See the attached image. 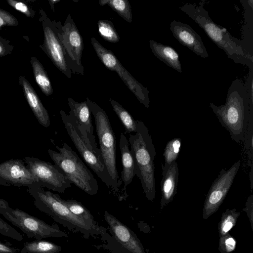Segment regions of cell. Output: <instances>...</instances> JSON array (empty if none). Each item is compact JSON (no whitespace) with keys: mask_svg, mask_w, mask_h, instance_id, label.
I'll return each instance as SVG.
<instances>
[{"mask_svg":"<svg viewBox=\"0 0 253 253\" xmlns=\"http://www.w3.org/2000/svg\"><path fill=\"white\" fill-rule=\"evenodd\" d=\"M204 5L203 1L198 4L186 2L179 9L194 21L230 59L247 66L249 70L253 69V53L242 40L232 36L226 28L215 23Z\"/></svg>","mask_w":253,"mask_h":253,"instance_id":"obj_1","label":"cell"},{"mask_svg":"<svg viewBox=\"0 0 253 253\" xmlns=\"http://www.w3.org/2000/svg\"><path fill=\"white\" fill-rule=\"evenodd\" d=\"M210 106L219 122L229 133L233 140L240 144L244 140L250 116L253 108L250 107L245 84L236 79L227 93L225 104L220 106L211 103Z\"/></svg>","mask_w":253,"mask_h":253,"instance_id":"obj_2","label":"cell"},{"mask_svg":"<svg viewBox=\"0 0 253 253\" xmlns=\"http://www.w3.org/2000/svg\"><path fill=\"white\" fill-rule=\"evenodd\" d=\"M134 159L135 175L140 181L146 197L152 201L155 196L154 160L156 150L148 129L144 123L137 121L135 134L128 138Z\"/></svg>","mask_w":253,"mask_h":253,"instance_id":"obj_3","label":"cell"},{"mask_svg":"<svg viewBox=\"0 0 253 253\" xmlns=\"http://www.w3.org/2000/svg\"><path fill=\"white\" fill-rule=\"evenodd\" d=\"M27 192L34 198L37 209L69 230L81 232L87 236L102 233L99 226H93L72 213L61 202L59 194L45 190L38 183L28 188Z\"/></svg>","mask_w":253,"mask_h":253,"instance_id":"obj_4","label":"cell"},{"mask_svg":"<svg viewBox=\"0 0 253 253\" xmlns=\"http://www.w3.org/2000/svg\"><path fill=\"white\" fill-rule=\"evenodd\" d=\"M86 101L94 118L99 149L111 183L110 190L114 195H119L122 192V182L117 168L116 141L114 132L106 112L88 97Z\"/></svg>","mask_w":253,"mask_h":253,"instance_id":"obj_5","label":"cell"},{"mask_svg":"<svg viewBox=\"0 0 253 253\" xmlns=\"http://www.w3.org/2000/svg\"><path fill=\"white\" fill-rule=\"evenodd\" d=\"M55 147L59 152L50 149L47 151L57 168L72 184L91 196L96 195L98 191L97 180L77 154L67 143Z\"/></svg>","mask_w":253,"mask_h":253,"instance_id":"obj_6","label":"cell"},{"mask_svg":"<svg viewBox=\"0 0 253 253\" xmlns=\"http://www.w3.org/2000/svg\"><path fill=\"white\" fill-rule=\"evenodd\" d=\"M0 213L27 236L36 240L46 238L67 237L66 233L56 225H49L44 221L18 209H12L8 202L0 199Z\"/></svg>","mask_w":253,"mask_h":253,"instance_id":"obj_7","label":"cell"},{"mask_svg":"<svg viewBox=\"0 0 253 253\" xmlns=\"http://www.w3.org/2000/svg\"><path fill=\"white\" fill-rule=\"evenodd\" d=\"M52 22L62 44L68 67L74 74L84 76V67L81 61L83 39L70 14H68L64 25L55 20Z\"/></svg>","mask_w":253,"mask_h":253,"instance_id":"obj_8","label":"cell"},{"mask_svg":"<svg viewBox=\"0 0 253 253\" xmlns=\"http://www.w3.org/2000/svg\"><path fill=\"white\" fill-rule=\"evenodd\" d=\"M91 43L102 63L110 70L115 71L138 100L146 108H148L150 99L147 88L126 70L111 50L103 46L95 38H91Z\"/></svg>","mask_w":253,"mask_h":253,"instance_id":"obj_9","label":"cell"},{"mask_svg":"<svg viewBox=\"0 0 253 253\" xmlns=\"http://www.w3.org/2000/svg\"><path fill=\"white\" fill-rule=\"evenodd\" d=\"M59 113L68 135L83 159L101 180L111 189L110 177L102 160L84 141L74 117L70 114H67L63 110H60Z\"/></svg>","mask_w":253,"mask_h":253,"instance_id":"obj_10","label":"cell"},{"mask_svg":"<svg viewBox=\"0 0 253 253\" xmlns=\"http://www.w3.org/2000/svg\"><path fill=\"white\" fill-rule=\"evenodd\" d=\"M24 161L37 183L42 187L63 193L71 187L72 182L55 165L30 157H25Z\"/></svg>","mask_w":253,"mask_h":253,"instance_id":"obj_11","label":"cell"},{"mask_svg":"<svg viewBox=\"0 0 253 253\" xmlns=\"http://www.w3.org/2000/svg\"><path fill=\"white\" fill-rule=\"evenodd\" d=\"M39 14V21L42 24L43 31V42L40 47L55 67L70 79L72 72L67 65L64 51L55 27L42 9H40Z\"/></svg>","mask_w":253,"mask_h":253,"instance_id":"obj_12","label":"cell"},{"mask_svg":"<svg viewBox=\"0 0 253 253\" xmlns=\"http://www.w3.org/2000/svg\"><path fill=\"white\" fill-rule=\"evenodd\" d=\"M241 165L236 162L228 170L221 169L219 174L212 183L205 200L204 211L210 215L217 210L225 199Z\"/></svg>","mask_w":253,"mask_h":253,"instance_id":"obj_13","label":"cell"},{"mask_svg":"<svg viewBox=\"0 0 253 253\" xmlns=\"http://www.w3.org/2000/svg\"><path fill=\"white\" fill-rule=\"evenodd\" d=\"M68 101L70 108L69 114L75 119L83 138L96 155L102 160L100 151L97 147L95 137L93 134L94 128L91 121V113L86 100L78 102L69 97Z\"/></svg>","mask_w":253,"mask_h":253,"instance_id":"obj_14","label":"cell"},{"mask_svg":"<svg viewBox=\"0 0 253 253\" xmlns=\"http://www.w3.org/2000/svg\"><path fill=\"white\" fill-rule=\"evenodd\" d=\"M0 177L10 185L26 186L28 188L37 183L25 162L21 159H11L0 164Z\"/></svg>","mask_w":253,"mask_h":253,"instance_id":"obj_15","label":"cell"},{"mask_svg":"<svg viewBox=\"0 0 253 253\" xmlns=\"http://www.w3.org/2000/svg\"><path fill=\"white\" fill-rule=\"evenodd\" d=\"M169 28L173 37L181 44L202 58L209 56L201 37L189 25L173 20Z\"/></svg>","mask_w":253,"mask_h":253,"instance_id":"obj_16","label":"cell"},{"mask_svg":"<svg viewBox=\"0 0 253 253\" xmlns=\"http://www.w3.org/2000/svg\"><path fill=\"white\" fill-rule=\"evenodd\" d=\"M104 218L116 239L130 253H145L139 240L128 227L106 211Z\"/></svg>","mask_w":253,"mask_h":253,"instance_id":"obj_17","label":"cell"},{"mask_svg":"<svg viewBox=\"0 0 253 253\" xmlns=\"http://www.w3.org/2000/svg\"><path fill=\"white\" fill-rule=\"evenodd\" d=\"M19 82L26 100L38 121L43 126L48 127L50 125L49 116L37 92L24 77L20 76Z\"/></svg>","mask_w":253,"mask_h":253,"instance_id":"obj_18","label":"cell"},{"mask_svg":"<svg viewBox=\"0 0 253 253\" xmlns=\"http://www.w3.org/2000/svg\"><path fill=\"white\" fill-rule=\"evenodd\" d=\"M162 178L161 181V205L163 207L170 202L177 193L179 169L176 162L169 166L162 164Z\"/></svg>","mask_w":253,"mask_h":253,"instance_id":"obj_19","label":"cell"},{"mask_svg":"<svg viewBox=\"0 0 253 253\" xmlns=\"http://www.w3.org/2000/svg\"><path fill=\"white\" fill-rule=\"evenodd\" d=\"M119 146L123 168L120 179L122 182L124 183L122 192L126 195V188L131 182L135 175V169L134 159L129 147L128 141L123 132L120 134Z\"/></svg>","mask_w":253,"mask_h":253,"instance_id":"obj_20","label":"cell"},{"mask_svg":"<svg viewBox=\"0 0 253 253\" xmlns=\"http://www.w3.org/2000/svg\"><path fill=\"white\" fill-rule=\"evenodd\" d=\"M149 45L154 55L159 60L178 72H182L179 54L172 47L153 40L149 41Z\"/></svg>","mask_w":253,"mask_h":253,"instance_id":"obj_21","label":"cell"},{"mask_svg":"<svg viewBox=\"0 0 253 253\" xmlns=\"http://www.w3.org/2000/svg\"><path fill=\"white\" fill-rule=\"evenodd\" d=\"M31 63L35 81L46 96L53 93V90L46 71L41 62L35 57H32Z\"/></svg>","mask_w":253,"mask_h":253,"instance_id":"obj_22","label":"cell"},{"mask_svg":"<svg viewBox=\"0 0 253 253\" xmlns=\"http://www.w3.org/2000/svg\"><path fill=\"white\" fill-rule=\"evenodd\" d=\"M61 247L55 244L42 240L26 242L20 253H59Z\"/></svg>","mask_w":253,"mask_h":253,"instance_id":"obj_23","label":"cell"},{"mask_svg":"<svg viewBox=\"0 0 253 253\" xmlns=\"http://www.w3.org/2000/svg\"><path fill=\"white\" fill-rule=\"evenodd\" d=\"M114 111L121 121L126 133L136 132L137 121L120 104L112 98L109 99Z\"/></svg>","mask_w":253,"mask_h":253,"instance_id":"obj_24","label":"cell"},{"mask_svg":"<svg viewBox=\"0 0 253 253\" xmlns=\"http://www.w3.org/2000/svg\"><path fill=\"white\" fill-rule=\"evenodd\" d=\"M61 201L75 215L93 226H99L89 211L80 202L75 200H64L62 198Z\"/></svg>","mask_w":253,"mask_h":253,"instance_id":"obj_25","label":"cell"},{"mask_svg":"<svg viewBox=\"0 0 253 253\" xmlns=\"http://www.w3.org/2000/svg\"><path fill=\"white\" fill-rule=\"evenodd\" d=\"M97 26L100 36L105 41L112 43H116L120 41V37L111 21L99 20Z\"/></svg>","mask_w":253,"mask_h":253,"instance_id":"obj_26","label":"cell"},{"mask_svg":"<svg viewBox=\"0 0 253 253\" xmlns=\"http://www.w3.org/2000/svg\"><path fill=\"white\" fill-rule=\"evenodd\" d=\"M181 146V139L179 137L174 138L166 144L163 153L164 166H169L176 162Z\"/></svg>","mask_w":253,"mask_h":253,"instance_id":"obj_27","label":"cell"},{"mask_svg":"<svg viewBox=\"0 0 253 253\" xmlns=\"http://www.w3.org/2000/svg\"><path fill=\"white\" fill-rule=\"evenodd\" d=\"M107 4L120 16L128 23L132 21V14L129 2L127 0H108Z\"/></svg>","mask_w":253,"mask_h":253,"instance_id":"obj_28","label":"cell"},{"mask_svg":"<svg viewBox=\"0 0 253 253\" xmlns=\"http://www.w3.org/2000/svg\"><path fill=\"white\" fill-rule=\"evenodd\" d=\"M244 147L248 157V165L253 167V114L250 116L249 121L246 131L244 140Z\"/></svg>","mask_w":253,"mask_h":253,"instance_id":"obj_29","label":"cell"},{"mask_svg":"<svg viewBox=\"0 0 253 253\" xmlns=\"http://www.w3.org/2000/svg\"><path fill=\"white\" fill-rule=\"evenodd\" d=\"M0 234L18 241H22L23 240L22 235L0 217Z\"/></svg>","mask_w":253,"mask_h":253,"instance_id":"obj_30","label":"cell"},{"mask_svg":"<svg viewBox=\"0 0 253 253\" xmlns=\"http://www.w3.org/2000/svg\"><path fill=\"white\" fill-rule=\"evenodd\" d=\"M8 4L27 17H34L35 11L28 4L20 1L6 0Z\"/></svg>","mask_w":253,"mask_h":253,"instance_id":"obj_31","label":"cell"},{"mask_svg":"<svg viewBox=\"0 0 253 253\" xmlns=\"http://www.w3.org/2000/svg\"><path fill=\"white\" fill-rule=\"evenodd\" d=\"M19 22L9 12L0 8V30L4 26H15Z\"/></svg>","mask_w":253,"mask_h":253,"instance_id":"obj_32","label":"cell"},{"mask_svg":"<svg viewBox=\"0 0 253 253\" xmlns=\"http://www.w3.org/2000/svg\"><path fill=\"white\" fill-rule=\"evenodd\" d=\"M13 46L10 41L3 39L0 35V57H3L12 53Z\"/></svg>","mask_w":253,"mask_h":253,"instance_id":"obj_33","label":"cell"},{"mask_svg":"<svg viewBox=\"0 0 253 253\" xmlns=\"http://www.w3.org/2000/svg\"><path fill=\"white\" fill-rule=\"evenodd\" d=\"M225 219L226 220L224 222L222 227V230L223 233H227L228 232L233 226V222L232 220L233 219V217L230 214H228L226 216Z\"/></svg>","mask_w":253,"mask_h":253,"instance_id":"obj_34","label":"cell"},{"mask_svg":"<svg viewBox=\"0 0 253 253\" xmlns=\"http://www.w3.org/2000/svg\"><path fill=\"white\" fill-rule=\"evenodd\" d=\"M0 253H18L17 250L0 242Z\"/></svg>","mask_w":253,"mask_h":253,"instance_id":"obj_35","label":"cell"},{"mask_svg":"<svg viewBox=\"0 0 253 253\" xmlns=\"http://www.w3.org/2000/svg\"><path fill=\"white\" fill-rule=\"evenodd\" d=\"M225 245L228 252L233 251L236 245V242L232 238H229L225 240Z\"/></svg>","mask_w":253,"mask_h":253,"instance_id":"obj_36","label":"cell"},{"mask_svg":"<svg viewBox=\"0 0 253 253\" xmlns=\"http://www.w3.org/2000/svg\"><path fill=\"white\" fill-rule=\"evenodd\" d=\"M253 167L250 168V171L249 172V178L251 183V189L252 191L253 187Z\"/></svg>","mask_w":253,"mask_h":253,"instance_id":"obj_37","label":"cell"},{"mask_svg":"<svg viewBox=\"0 0 253 253\" xmlns=\"http://www.w3.org/2000/svg\"><path fill=\"white\" fill-rule=\"evenodd\" d=\"M48 1L51 9L53 12H55L54 4L60 1V0H48Z\"/></svg>","mask_w":253,"mask_h":253,"instance_id":"obj_38","label":"cell"},{"mask_svg":"<svg viewBox=\"0 0 253 253\" xmlns=\"http://www.w3.org/2000/svg\"><path fill=\"white\" fill-rule=\"evenodd\" d=\"M0 185H4L6 186H10L9 184L6 182L4 180L0 177Z\"/></svg>","mask_w":253,"mask_h":253,"instance_id":"obj_39","label":"cell"},{"mask_svg":"<svg viewBox=\"0 0 253 253\" xmlns=\"http://www.w3.org/2000/svg\"><path fill=\"white\" fill-rule=\"evenodd\" d=\"M108 0H100L99 1V3L101 6H104L107 4Z\"/></svg>","mask_w":253,"mask_h":253,"instance_id":"obj_40","label":"cell"}]
</instances>
